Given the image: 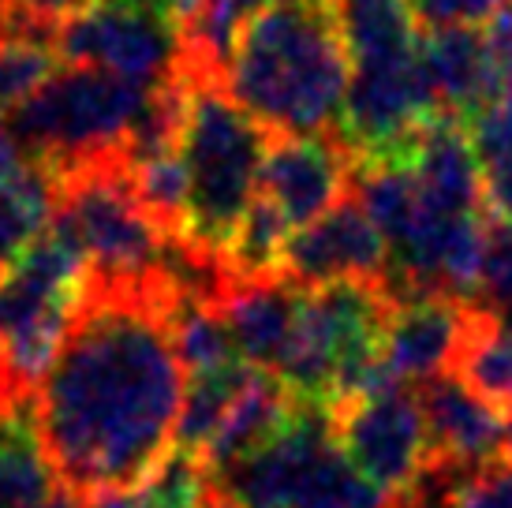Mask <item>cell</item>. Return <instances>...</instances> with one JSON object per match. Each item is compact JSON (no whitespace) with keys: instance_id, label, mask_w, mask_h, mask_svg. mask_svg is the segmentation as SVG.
<instances>
[{"instance_id":"cell-35","label":"cell","mask_w":512,"mask_h":508,"mask_svg":"<svg viewBox=\"0 0 512 508\" xmlns=\"http://www.w3.org/2000/svg\"><path fill=\"white\" fill-rule=\"evenodd\" d=\"M199 0H169V8H172V19H176V27H180V19H184L191 8H195Z\"/></svg>"},{"instance_id":"cell-25","label":"cell","mask_w":512,"mask_h":508,"mask_svg":"<svg viewBox=\"0 0 512 508\" xmlns=\"http://www.w3.org/2000/svg\"><path fill=\"white\" fill-rule=\"evenodd\" d=\"M292 228L285 217L273 210L266 198H255L251 213L243 217L240 232L228 243V266L240 281H258V277H277L281 262H285V243Z\"/></svg>"},{"instance_id":"cell-9","label":"cell","mask_w":512,"mask_h":508,"mask_svg":"<svg viewBox=\"0 0 512 508\" xmlns=\"http://www.w3.org/2000/svg\"><path fill=\"white\" fill-rule=\"evenodd\" d=\"M359 161L341 139L329 135H277L266 150L258 198L285 217V225L307 228L352 195Z\"/></svg>"},{"instance_id":"cell-30","label":"cell","mask_w":512,"mask_h":508,"mask_svg":"<svg viewBox=\"0 0 512 508\" xmlns=\"http://www.w3.org/2000/svg\"><path fill=\"white\" fill-rule=\"evenodd\" d=\"M486 68H490V105H512V4H505L483 27Z\"/></svg>"},{"instance_id":"cell-20","label":"cell","mask_w":512,"mask_h":508,"mask_svg":"<svg viewBox=\"0 0 512 508\" xmlns=\"http://www.w3.org/2000/svg\"><path fill=\"white\" fill-rule=\"evenodd\" d=\"M247 378H251L247 363H232V367L210 370V374H191L184 389V404H180V419H176V445L172 449L191 452L202 460L221 434Z\"/></svg>"},{"instance_id":"cell-3","label":"cell","mask_w":512,"mask_h":508,"mask_svg":"<svg viewBox=\"0 0 512 508\" xmlns=\"http://www.w3.org/2000/svg\"><path fill=\"white\" fill-rule=\"evenodd\" d=\"M184 83L180 116V161L187 169V228L184 240L202 251L225 254L243 217L258 198V176L270 150V131L243 105L232 101L225 83L176 71Z\"/></svg>"},{"instance_id":"cell-1","label":"cell","mask_w":512,"mask_h":508,"mask_svg":"<svg viewBox=\"0 0 512 508\" xmlns=\"http://www.w3.org/2000/svg\"><path fill=\"white\" fill-rule=\"evenodd\" d=\"M187 370L161 273L86 292L42 381L34 415L57 479L79 497L139 486L176 445Z\"/></svg>"},{"instance_id":"cell-26","label":"cell","mask_w":512,"mask_h":508,"mask_svg":"<svg viewBox=\"0 0 512 508\" xmlns=\"http://www.w3.org/2000/svg\"><path fill=\"white\" fill-rule=\"evenodd\" d=\"M60 53L45 38L0 34V116L19 109L60 71Z\"/></svg>"},{"instance_id":"cell-6","label":"cell","mask_w":512,"mask_h":508,"mask_svg":"<svg viewBox=\"0 0 512 508\" xmlns=\"http://www.w3.org/2000/svg\"><path fill=\"white\" fill-rule=\"evenodd\" d=\"M64 64L113 71L135 86H165L180 68V27L169 12L94 4L57 30Z\"/></svg>"},{"instance_id":"cell-16","label":"cell","mask_w":512,"mask_h":508,"mask_svg":"<svg viewBox=\"0 0 512 508\" xmlns=\"http://www.w3.org/2000/svg\"><path fill=\"white\" fill-rule=\"evenodd\" d=\"M60 486L38 434L34 396L0 411V508H34Z\"/></svg>"},{"instance_id":"cell-13","label":"cell","mask_w":512,"mask_h":508,"mask_svg":"<svg viewBox=\"0 0 512 508\" xmlns=\"http://www.w3.org/2000/svg\"><path fill=\"white\" fill-rule=\"evenodd\" d=\"M299 299H303V288L288 281L285 273L236 284L232 299L225 303V322L240 363L277 374L296 333Z\"/></svg>"},{"instance_id":"cell-8","label":"cell","mask_w":512,"mask_h":508,"mask_svg":"<svg viewBox=\"0 0 512 508\" xmlns=\"http://www.w3.org/2000/svg\"><path fill=\"white\" fill-rule=\"evenodd\" d=\"M333 441V408L296 400L288 423L240 464L210 475V486L228 508H292L314 460Z\"/></svg>"},{"instance_id":"cell-15","label":"cell","mask_w":512,"mask_h":508,"mask_svg":"<svg viewBox=\"0 0 512 508\" xmlns=\"http://www.w3.org/2000/svg\"><path fill=\"white\" fill-rule=\"evenodd\" d=\"M292 408H296V396L288 393L281 381L266 374V370H251L243 393L236 396V404L228 411L221 434L214 438L210 452L202 456L206 471L217 475L225 467L240 464L243 456H251L255 449H262L288 423Z\"/></svg>"},{"instance_id":"cell-10","label":"cell","mask_w":512,"mask_h":508,"mask_svg":"<svg viewBox=\"0 0 512 508\" xmlns=\"http://www.w3.org/2000/svg\"><path fill=\"white\" fill-rule=\"evenodd\" d=\"M281 273L299 288L337 281H389V247L367 210L348 195L285 243Z\"/></svg>"},{"instance_id":"cell-33","label":"cell","mask_w":512,"mask_h":508,"mask_svg":"<svg viewBox=\"0 0 512 508\" xmlns=\"http://www.w3.org/2000/svg\"><path fill=\"white\" fill-rule=\"evenodd\" d=\"M83 508H172L165 497L154 490V482H139V486H120V490H98V494L83 497Z\"/></svg>"},{"instance_id":"cell-2","label":"cell","mask_w":512,"mask_h":508,"mask_svg":"<svg viewBox=\"0 0 512 508\" xmlns=\"http://www.w3.org/2000/svg\"><path fill=\"white\" fill-rule=\"evenodd\" d=\"M348 53L329 0H273L240 34L225 90L270 135H326L341 124Z\"/></svg>"},{"instance_id":"cell-32","label":"cell","mask_w":512,"mask_h":508,"mask_svg":"<svg viewBox=\"0 0 512 508\" xmlns=\"http://www.w3.org/2000/svg\"><path fill=\"white\" fill-rule=\"evenodd\" d=\"M460 508H512V456L475 464L460 486Z\"/></svg>"},{"instance_id":"cell-29","label":"cell","mask_w":512,"mask_h":508,"mask_svg":"<svg viewBox=\"0 0 512 508\" xmlns=\"http://www.w3.org/2000/svg\"><path fill=\"white\" fill-rule=\"evenodd\" d=\"M86 8H94V0H0V34L57 45V30Z\"/></svg>"},{"instance_id":"cell-27","label":"cell","mask_w":512,"mask_h":508,"mask_svg":"<svg viewBox=\"0 0 512 508\" xmlns=\"http://www.w3.org/2000/svg\"><path fill=\"white\" fill-rule=\"evenodd\" d=\"M471 467L475 464H460V460L430 452V460L419 467V475L389 497V508H460V486H464Z\"/></svg>"},{"instance_id":"cell-28","label":"cell","mask_w":512,"mask_h":508,"mask_svg":"<svg viewBox=\"0 0 512 508\" xmlns=\"http://www.w3.org/2000/svg\"><path fill=\"white\" fill-rule=\"evenodd\" d=\"M475 307L490 314H512V225L509 221H490L486 225V251L479 284H475Z\"/></svg>"},{"instance_id":"cell-34","label":"cell","mask_w":512,"mask_h":508,"mask_svg":"<svg viewBox=\"0 0 512 508\" xmlns=\"http://www.w3.org/2000/svg\"><path fill=\"white\" fill-rule=\"evenodd\" d=\"M34 508H83V497L72 494V490H68L64 482H60L57 490H53V494L45 497V501H38Z\"/></svg>"},{"instance_id":"cell-11","label":"cell","mask_w":512,"mask_h":508,"mask_svg":"<svg viewBox=\"0 0 512 508\" xmlns=\"http://www.w3.org/2000/svg\"><path fill=\"white\" fill-rule=\"evenodd\" d=\"M471 307L453 296H404L393 307L382 344V367L393 381L423 385L449 374L464 344Z\"/></svg>"},{"instance_id":"cell-7","label":"cell","mask_w":512,"mask_h":508,"mask_svg":"<svg viewBox=\"0 0 512 508\" xmlns=\"http://www.w3.org/2000/svg\"><path fill=\"white\" fill-rule=\"evenodd\" d=\"M333 438L359 475H367L385 494L408 486L430 460L427 415L419 393L400 381L341 400L333 408Z\"/></svg>"},{"instance_id":"cell-21","label":"cell","mask_w":512,"mask_h":508,"mask_svg":"<svg viewBox=\"0 0 512 508\" xmlns=\"http://www.w3.org/2000/svg\"><path fill=\"white\" fill-rule=\"evenodd\" d=\"M128 180L135 202L169 240H180L187 228V169L180 150H157L139 161H128Z\"/></svg>"},{"instance_id":"cell-36","label":"cell","mask_w":512,"mask_h":508,"mask_svg":"<svg viewBox=\"0 0 512 508\" xmlns=\"http://www.w3.org/2000/svg\"><path fill=\"white\" fill-rule=\"evenodd\" d=\"M505 415V452L512 456V400H509V408L501 411Z\"/></svg>"},{"instance_id":"cell-17","label":"cell","mask_w":512,"mask_h":508,"mask_svg":"<svg viewBox=\"0 0 512 508\" xmlns=\"http://www.w3.org/2000/svg\"><path fill=\"white\" fill-rule=\"evenodd\" d=\"M348 64L385 60L419 49V23L408 0H329Z\"/></svg>"},{"instance_id":"cell-37","label":"cell","mask_w":512,"mask_h":508,"mask_svg":"<svg viewBox=\"0 0 512 508\" xmlns=\"http://www.w3.org/2000/svg\"><path fill=\"white\" fill-rule=\"evenodd\" d=\"M202 508H228L225 501H221V497L214 494V486H210V494H206V501H202Z\"/></svg>"},{"instance_id":"cell-22","label":"cell","mask_w":512,"mask_h":508,"mask_svg":"<svg viewBox=\"0 0 512 508\" xmlns=\"http://www.w3.org/2000/svg\"><path fill=\"white\" fill-rule=\"evenodd\" d=\"M468 135L483 176V202L512 225V105H486L468 120Z\"/></svg>"},{"instance_id":"cell-19","label":"cell","mask_w":512,"mask_h":508,"mask_svg":"<svg viewBox=\"0 0 512 508\" xmlns=\"http://www.w3.org/2000/svg\"><path fill=\"white\" fill-rule=\"evenodd\" d=\"M57 202V176L45 169L42 161H34L19 180L0 187V277L53 225Z\"/></svg>"},{"instance_id":"cell-23","label":"cell","mask_w":512,"mask_h":508,"mask_svg":"<svg viewBox=\"0 0 512 508\" xmlns=\"http://www.w3.org/2000/svg\"><path fill=\"white\" fill-rule=\"evenodd\" d=\"M169 322H172V340H176V355L184 363L187 378L240 363V355L232 348L225 311L202 307V303H172Z\"/></svg>"},{"instance_id":"cell-14","label":"cell","mask_w":512,"mask_h":508,"mask_svg":"<svg viewBox=\"0 0 512 508\" xmlns=\"http://www.w3.org/2000/svg\"><path fill=\"white\" fill-rule=\"evenodd\" d=\"M419 57L430 75L441 109L468 124L490 105V68H486L483 30L441 27L419 34Z\"/></svg>"},{"instance_id":"cell-18","label":"cell","mask_w":512,"mask_h":508,"mask_svg":"<svg viewBox=\"0 0 512 508\" xmlns=\"http://www.w3.org/2000/svg\"><path fill=\"white\" fill-rule=\"evenodd\" d=\"M449 374L468 385L475 396L498 411L512 400V314H490L483 307H471V322L464 344L456 352Z\"/></svg>"},{"instance_id":"cell-5","label":"cell","mask_w":512,"mask_h":508,"mask_svg":"<svg viewBox=\"0 0 512 508\" xmlns=\"http://www.w3.org/2000/svg\"><path fill=\"white\" fill-rule=\"evenodd\" d=\"M57 217L83 243L90 277L101 284H150L169 236L143 213L128 180V157L94 161L57 176Z\"/></svg>"},{"instance_id":"cell-4","label":"cell","mask_w":512,"mask_h":508,"mask_svg":"<svg viewBox=\"0 0 512 508\" xmlns=\"http://www.w3.org/2000/svg\"><path fill=\"white\" fill-rule=\"evenodd\" d=\"M146 94V86L113 71L68 64L34 98L4 116V124L34 161L60 176L94 161L128 157V135L143 113Z\"/></svg>"},{"instance_id":"cell-12","label":"cell","mask_w":512,"mask_h":508,"mask_svg":"<svg viewBox=\"0 0 512 508\" xmlns=\"http://www.w3.org/2000/svg\"><path fill=\"white\" fill-rule=\"evenodd\" d=\"M419 404L427 415V438L434 456L460 464H486L505 456V415L456 378L438 374L419 385Z\"/></svg>"},{"instance_id":"cell-31","label":"cell","mask_w":512,"mask_h":508,"mask_svg":"<svg viewBox=\"0 0 512 508\" xmlns=\"http://www.w3.org/2000/svg\"><path fill=\"white\" fill-rule=\"evenodd\" d=\"M415 23L423 30L441 27H483L505 8V0H408Z\"/></svg>"},{"instance_id":"cell-24","label":"cell","mask_w":512,"mask_h":508,"mask_svg":"<svg viewBox=\"0 0 512 508\" xmlns=\"http://www.w3.org/2000/svg\"><path fill=\"white\" fill-rule=\"evenodd\" d=\"M389 497L382 486H374L367 475H359L352 460L333 441L318 460L311 475L299 486V497L292 508H389Z\"/></svg>"}]
</instances>
